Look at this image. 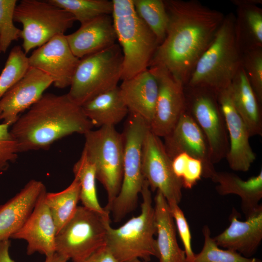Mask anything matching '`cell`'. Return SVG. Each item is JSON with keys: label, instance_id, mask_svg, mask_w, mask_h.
<instances>
[{"label": "cell", "instance_id": "d6a6232c", "mask_svg": "<svg viewBox=\"0 0 262 262\" xmlns=\"http://www.w3.org/2000/svg\"><path fill=\"white\" fill-rule=\"evenodd\" d=\"M28 57L20 46L12 49L0 74V99L26 73Z\"/></svg>", "mask_w": 262, "mask_h": 262}, {"label": "cell", "instance_id": "4316f807", "mask_svg": "<svg viewBox=\"0 0 262 262\" xmlns=\"http://www.w3.org/2000/svg\"><path fill=\"white\" fill-rule=\"evenodd\" d=\"M236 7L235 33L242 52L262 49V8L257 5Z\"/></svg>", "mask_w": 262, "mask_h": 262}, {"label": "cell", "instance_id": "9c48e42d", "mask_svg": "<svg viewBox=\"0 0 262 262\" xmlns=\"http://www.w3.org/2000/svg\"><path fill=\"white\" fill-rule=\"evenodd\" d=\"M110 226L109 213L78 206L72 218L56 234V252L72 262L82 261L106 246Z\"/></svg>", "mask_w": 262, "mask_h": 262}, {"label": "cell", "instance_id": "60d3db41", "mask_svg": "<svg viewBox=\"0 0 262 262\" xmlns=\"http://www.w3.org/2000/svg\"><path fill=\"white\" fill-rule=\"evenodd\" d=\"M68 261L66 258L55 252L46 256L44 262H67Z\"/></svg>", "mask_w": 262, "mask_h": 262}, {"label": "cell", "instance_id": "7a4b0ae2", "mask_svg": "<svg viewBox=\"0 0 262 262\" xmlns=\"http://www.w3.org/2000/svg\"><path fill=\"white\" fill-rule=\"evenodd\" d=\"M93 127L81 106L67 94L44 93L11 126L10 132L21 152L48 149L60 139L74 133L84 135Z\"/></svg>", "mask_w": 262, "mask_h": 262}, {"label": "cell", "instance_id": "ac0fdd59", "mask_svg": "<svg viewBox=\"0 0 262 262\" xmlns=\"http://www.w3.org/2000/svg\"><path fill=\"white\" fill-rule=\"evenodd\" d=\"M46 192V190L42 193L26 221L11 238L27 242L28 255L39 253L46 257L56 252L57 231L45 202Z\"/></svg>", "mask_w": 262, "mask_h": 262}, {"label": "cell", "instance_id": "e0dca14e", "mask_svg": "<svg viewBox=\"0 0 262 262\" xmlns=\"http://www.w3.org/2000/svg\"><path fill=\"white\" fill-rule=\"evenodd\" d=\"M47 74L29 67L26 73L0 99V121L11 126L43 95L52 84Z\"/></svg>", "mask_w": 262, "mask_h": 262}, {"label": "cell", "instance_id": "6da1fadb", "mask_svg": "<svg viewBox=\"0 0 262 262\" xmlns=\"http://www.w3.org/2000/svg\"><path fill=\"white\" fill-rule=\"evenodd\" d=\"M164 3L168 16L166 35L149 67H164L185 86L225 15L196 0H165Z\"/></svg>", "mask_w": 262, "mask_h": 262}, {"label": "cell", "instance_id": "d4e9b609", "mask_svg": "<svg viewBox=\"0 0 262 262\" xmlns=\"http://www.w3.org/2000/svg\"><path fill=\"white\" fill-rule=\"evenodd\" d=\"M232 101L246 124L250 136L262 135V112L242 66L229 85Z\"/></svg>", "mask_w": 262, "mask_h": 262}, {"label": "cell", "instance_id": "7bdbcfd3", "mask_svg": "<svg viewBox=\"0 0 262 262\" xmlns=\"http://www.w3.org/2000/svg\"><path fill=\"white\" fill-rule=\"evenodd\" d=\"M129 262H148L145 261H143L142 260H140V259H136V260H134Z\"/></svg>", "mask_w": 262, "mask_h": 262}, {"label": "cell", "instance_id": "484cf974", "mask_svg": "<svg viewBox=\"0 0 262 262\" xmlns=\"http://www.w3.org/2000/svg\"><path fill=\"white\" fill-rule=\"evenodd\" d=\"M81 107L93 126L98 128L115 126L129 114L119 86L98 95Z\"/></svg>", "mask_w": 262, "mask_h": 262}, {"label": "cell", "instance_id": "603a6c76", "mask_svg": "<svg viewBox=\"0 0 262 262\" xmlns=\"http://www.w3.org/2000/svg\"><path fill=\"white\" fill-rule=\"evenodd\" d=\"M154 203L157 235L156 242L159 262H185V253L178 243L177 229L168 202L158 191Z\"/></svg>", "mask_w": 262, "mask_h": 262}, {"label": "cell", "instance_id": "7402d4cb", "mask_svg": "<svg viewBox=\"0 0 262 262\" xmlns=\"http://www.w3.org/2000/svg\"><path fill=\"white\" fill-rule=\"evenodd\" d=\"M119 88L129 113L140 116L149 125L155 112L158 86L148 68L122 81Z\"/></svg>", "mask_w": 262, "mask_h": 262}, {"label": "cell", "instance_id": "7c38bea8", "mask_svg": "<svg viewBox=\"0 0 262 262\" xmlns=\"http://www.w3.org/2000/svg\"><path fill=\"white\" fill-rule=\"evenodd\" d=\"M142 172L151 191H158L168 203L178 204L182 198L181 181L175 175L172 159L167 154L160 137L147 131L143 145Z\"/></svg>", "mask_w": 262, "mask_h": 262}, {"label": "cell", "instance_id": "f35d334b", "mask_svg": "<svg viewBox=\"0 0 262 262\" xmlns=\"http://www.w3.org/2000/svg\"><path fill=\"white\" fill-rule=\"evenodd\" d=\"M80 262H119L110 249L104 246Z\"/></svg>", "mask_w": 262, "mask_h": 262}, {"label": "cell", "instance_id": "277c9868", "mask_svg": "<svg viewBox=\"0 0 262 262\" xmlns=\"http://www.w3.org/2000/svg\"><path fill=\"white\" fill-rule=\"evenodd\" d=\"M112 16L123 57L121 80L130 79L148 68L159 46L148 27L137 15L132 0H113Z\"/></svg>", "mask_w": 262, "mask_h": 262}, {"label": "cell", "instance_id": "8fae6325", "mask_svg": "<svg viewBox=\"0 0 262 262\" xmlns=\"http://www.w3.org/2000/svg\"><path fill=\"white\" fill-rule=\"evenodd\" d=\"M186 111L204 133L214 164L226 158L229 144L225 117L217 92L209 88L184 86Z\"/></svg>", "mask_w": 262, "mask_h": 262}, {"label": "cell", "instance_id": "8992f818", "mask_svg": "<svg viewBox=\"0 0 262 262\" xmlns=\"http://www.w3.org/2000/svg\"><path fill=\"white\" fill-rule=\"evenodd\" d=\"M123 57L115 43L99 52L80 59L67 94L79 106L118 86L121 80Z\"/></svg>", "mask_w": 262, "mask_h": 262}, {"label": "cell", "instance_id": "d590c367", "mask_svg": "<svg viewBox=\"0 0 262 262\" xmlns=\"http://www.w3.org/2000/svg\"><path fill=\"white\" fill-rule=\"evenodd\" d=\"M242 66L261 104L262 103V49L243 53Z\"/></svg>", "mask_w": 262, "mask_h": 262}, {"label": "cell", "instance_id": "3957f363", "mask_svg": "<svg viewBox=\"0 0 262 262\" xmlns=\"http://www.w3.org/2000/svg\"><path fill=\"white\" fill-rule=\"evenodd\" d=\"M235 19L232 13L225 16L185 86L205 87L217 92L230 85L242 66L243 55L236 38Z\"/></svg>", "mask_w": 262, "mask_h": 262}, {"label": "cell", "instance_id": "74e56055", "mask_svg": "<svg viewBox=\"0 0 262 262\" xmlns=\"http://www.w3.org/2000/svg\"><path fill=\"white\" fill-rule=\"evenodd\" d=\"M168 204L171 214L175 220L176 229L178 230L183 245L186 256L185 262H189L194 258L195 253L192 250V236L188 222L183 211L179 207V204L175 202H170Z\"/></svg>", "mask_w": 262, "mask_h": 262}, {"label": "cell", "instance_id": "ffe728a7", "mask_svg": "<svg viewBox=\"0 0 262 262\" xmlns=\"http://www.w3.org/2000/svg\"><path fill=\"white\" fill-rule=\"evenodd\" d=\"M66 37L72 53L79 59L104 50L115 44L117 40L110 15L81 25L76 31L66 35Z\"/></svg>", "mask_w": 262, "mask_h": 262}, {"label": "cell", "instance_id": "44dd1931", "mask_svg": "<svg viewBox=\"0 0 262 262\" xmlns=\"http://www.w3.org/2000/svg\"><path fill=\"white\" fill-rule=\"evenodd\" d=\"M46 190L41 181L31 180L15 196L0 206V242L11 238L21 227Z\"/></svg>", "mask_w": 262, "mask_h": 262}, {"label": "cell", "instance_id": "83f0119b", "mask_svg": "<svg viewBox=\"0 0 262 262\" xmlns=\"http://www.w3.org/2000/svg\"><path fill=\"white\" fill-rule=\"evenodd\" d=\"M80 184L76 177L63 191L46 192L45 202L54 220L57 233L74 215L80 200Z\"/></svg>", "mask_w": 262, "mask_h": 262}, {"label": "cell", "instance_id": "f1b7e54d", "mask_svg": "<svg viewBox=\"0 0 262 262\" xmlns=\"http://www.w3.org/2000/svg\"><path fill=\"white\" fill-rule=\"evenodd\" d=\"M74 177L80 184V200L82 206L101 214L110 213L99 203L96 188V174L94 164L82 153L79 160L73 167Z\"/></svg>", "mask_w": 262, "mask_h": 262}, {"label": "cell", "instance_id": "e575fe53", "mask_svg": "<svg viewBox=\"0 0 262 262\" xmlns=\"http://www.w3.org/2000/svg\"><path fill=\"white\" fill-rule=\"evenodd\" d=\"M16 0H0V52L5 53L11 43L20 38L21 31L14 25Z\"/></svg>", "mask_w": 262, "mask_h": 262}, {"label": "cell", "instance_id": "cb8c5ba5", "mask_svg": "<svg viewBox=\"0 0 262 262\" xmlns=\"http://www.w3.org/2000/svg\"><path fill=\"white\" fill-rule=\"evenodd\" d=\"M217 184L215 190L221 196L235 195L241 199V209L246 218L260 206L262 198V170L255 176L243 180L236 174L216 171L211 179Z\"/></svg>", "mask_w": 262, "mask_h": 262}, {"label": "cell", "instance_id": "ba28073f", "mask_svg": "<svg viewBox=\"0 0 262 262\" xmlns=\"http://www.w3.org/2000/svg\"><path fill=\"white\" fill-rule=\"evenodd\" d=\"M129 114L122 133L123 140V174L120 191L114 200L111 212L114 221H120L136 207L145 179L142 167L144 140L149 129L142 117Z\"/></svg>", "mask_w": 262, "mask_h": 262}, {"label": "cell", "instance_id": "ab89813d", "mask_svg": "<svg viewBox=\"0 0 262 262\" xmlns=\"http://www.w3.org/2000/svg\"><path fill=\"white\" fill-rule=\"evenodd\" d=\"M10 245L9 239L0 242V262H16L10 255Z\"/></svg>", "mask_w": 262, "mask_h": 262}, {"label": "cell", "instance_id": "f546056e", "mask_svg": "<svg viewBox=\"0 0 262 262\" xmlns=\"http://www.w3.org/2000/svg\"><path fill=\"white\" fill-rule=\"evenodd\" d=\"M136 13L155 35L159 45L165 38L168 16L163 0H132Z\"/></svg>", "mask_w": 262, "mask_h": 262}, {"label": "cell", "instance_id": "5b68a950", "mask_svg": "<svg viewBox=\"0 0 262 262\" xmlns=\"http://www.w3.org/2000/svg\"><path fill=\"white\" fill-rule=\"evenodd\" d=\"M141 212L117 228L110 226L106 246L119 262L158 258L154 208L151 190L145 180L141 192Z\"/></svg>", "mask_w": 262, "mask_h": 262}, {"label": "cell", "instance_id": "b9f144b4", "mask_svg": "<svg viewBox=\"0 0 262 262\" xmlns=\"http://www.w3.org/2000/svg\"><path fill=\"white\" fill-rule=\"evenodd\" d=\"M232 3L236 6L239 5H257L262 4V0H232Z\"/></svg>", "mask_w": 262, "mask_h": 262}, {"label": "cell", "instance_id": "9a60e30c", "mask_svg": "<svg viewBox=\"0 0 262 262\" xmlns=\"http://www.w3.org/2000/svg\"><path fill=\"white\" fill-rule=\"evenodd\" d=\"M164 138L165 149L171 159L181 153L197 159L202 163V177L212 179L216 171L212 161L208 140L186 111L181 115L171 131Z\"/></svg>", "mask_w": 262, "mask_h": 262}, {"label": "cell", "instance_id": "4fadbf2b", "mask_svg": "<svg viewBox=\"0 0 262 262\" xmlns=\"http://www.w3.org/2000/svg\"><path fill=\"white\" fill-rule=\"evenodd\" d=\"M158 86L154 115L149 126L159 137H164L174 128L186 111L184 85L167 69L160 66H149Z\"/></svg>", "mask_w": 262, "mask_h": 262}, {"label": "cell", "instance_id": "d6986e66", "mask_svg": "<svg viewBox=\"0 0 262 262\" xmlns=\"http://www.w3.org/2000/svg\"><path fill=\"white\" fill-rule=\"evenodd\" d=\"M238 217L239 213L233 208L229 216V226L213 239L220 247L250 258L262 241V204L245 221L239 220Z\"/></svg>", "mask_w": 262, "mask_h": 262}, {"label": "cell", "instance_id": "2e32d148", "mask_svg": "<svg viewBox=\"0 0 262 262\" xmlns=\"http://www.w3.org/2000/svg\"><path fill=\"white\" fill-rule=\"evenodd\" d=\"M228 133L229 147L226 159L229 167L235 171L246 172L256 160L249 143L248 129L232 101L229 86L217 92Z\"/></svg>", "mask_w": 262, "mask_h": 262}, {"label": "cell", "instance_id": "1f68e13d", "mask_svg": "<svg viewBox=\"0 0 262 262\" xmlns=\"http://www.w3.org/2000/svg\"><path fill=\"white\" fill-rule=\"evenodd\" d=\"M202 233L204 244L201 250L188 262H262L259 259L246 257L236 251L221 248L211 237L207 225L203 227Z\"/></svg>", "mask_w": 262, "mask_h": 262}, {"label": "cell", "instance_id": "5bb4252c", "mask_svg": "<svg viewBox=\"0 0 262 262\" xmlns=\"http://www.w3.org/2000/svg\"><path fill=\"white\" fill-rule=\"evenodd\" d=\"M80 60L72 53L65 34L54 37L28 57L29 67L47 74L61 89L70 86Z\"/></svg>", "mask_w": 262, "mask_h": 262}, {"label": "cell", "instance_id": "8d00e7d4", "mask_svg": "<svg viewBox=\"0 0 262 262\" xmlns=\"http://www.w3.org/2000/svg\"><path fill=\"white\" fill-rule=\"evenodd\" d=\"M10 127L8 124L0 123V172L6 170L9 164L16 161L19 153Z\"/></svg>", "mask_w": 262, "mask_h": 262}, {"label": "cell", "instance_id": "836d02e7", "mask_svg": "<svg viewBox=\"0 0 262 262\" xmlns=\"http://www.w3.org/2000/svg\"><path fill=\"white\" fill-rule=\"evenodd\" d=\"M172 167L176 176L181 181L182 187L192 189L202 177L203 165L199 160L185 153L172 159Z\"/></svg>", "mask_w": 262, "mask_h": 262}, {"label": "cell", "instance_id": "4dcf8cb0", "mask_svg": "<svg viewBox=\"0 0 262 262\" xmlns=\"http://www.w3.org/2000/svg\"><path fill=\"white\" fill-rule=\"evenodd\" d=\"M50 3L71 14L81 25L99 16L112 15V0H48Z\"/></svg>", "mask_w": 262, "mask_h": 262}, {"label": "cell", "instance_id": "52a82bcc", "mask_svg": "<svg viewBox=\"0 0 262 262\" xmlns=\"http://www.w3.org/2000/svg\"><path fill=\"white\" fill-rule=\"evenodd\" d=\"M82 153L94 165L96 178L106 190L104 209L110 213L122 184L123 174V140L115 126L90 130L86 133Z\"/></svg>", "mask_w": 262, "mask_h": 262}, {"label": "cell", "instance_id": "30bf717a", "mask_svg": "<svg viewBox=\"0 0 262 262\" xmlns=\"http://www.w3.org/2000/svg\"><path fill=\"white\" fill-rule=\"evenodd\" d=\"M14 22L22 25L20 38L27 54L58 35L65 34L76 21L66 10L48 0H21L17 3Z\"/></svg>", "mask_w": 262, "mask_h": 262}]
</instances>
